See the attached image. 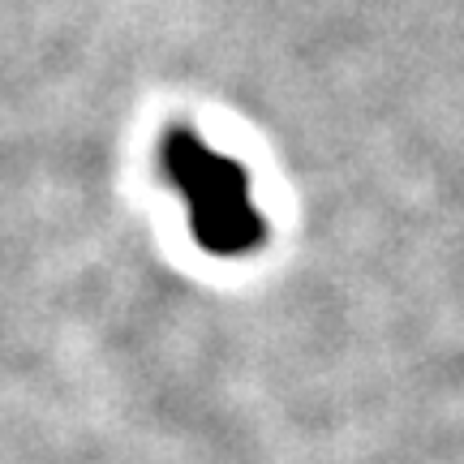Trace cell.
<instances>
[{"mask_svg": "<svg viewBox=\"0 0 464 464\" xmlns=\"http://www.w3.org/2000/svg\"><path fill=\"white\" fill-rule=\"evenodd\" d=\"M160 172L189 202V228L202 249L219 258H237L263 246V216L249 202V172L228 155L202 142L194 130L172 125L160 138Z\"/></svg>", "mask_w": 464, "mask_h": 464, "instance_id": "cell-1", "label": "cell"}]
</instances>
